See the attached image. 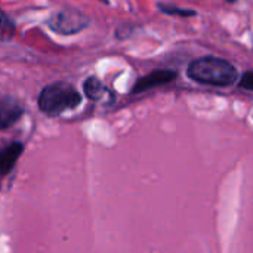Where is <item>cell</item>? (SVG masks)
Segmentation results:
<instances>
[{
    "instance_id": "1",
    "label": "cell",
    "mask_w": 253,
    "mask_h": 253,
    "mask_svg": "<svg viewBox=\"0 0 253 253\" xmlns=\"http://www.w3.org/2000/svg\"><path fill=\"white\" fill-rule=\"evenodd\" d=\"M187 76L190 80L213 87H230L240 80L239 70L227 59L208 55L188 64Z\"/></svg>"
},
{
    "instance_id": "2",
    "label": "cell",
    "mask_w": 253,
    "mask_h": 253,
    "mask_svg": "<svg viewBox=\"0 0 253 253\" xmlns=\"http://www.w3.org/2000/svg\"><path fill=\"white\" fill-rule=\"evenodd\" d=\"M80 92L67 82H55L43 87L39 95V108L46 116H58L80 105Z\"/></svg>"
},
{
    "instance_id": "3",
    "label": "cell",
    "mask_w": 253,
    "mask_h": 253,
    "mask_svg": "<svg viewBox=\"0 0 253 253\" xmlns=\"http://www.w3.org/2000/svg\"><path fill=\"white\" fill-rule=\"evenodd\" d=\"M89 16L86 13H83L79 9H73V7H67V9H61L58 12H55L47 21V27L62 36H73L77 34L80 31H83L84 28L89 27Z\"/></svg>"
},
{
    "instance_id": "4",
    "label": "cell",
    "mask_w": 253,
    "mask_h": 253,
    "mask_svg": "<svg viewBox=\"0 0 253 253\" xmlns=\"http://www.w3.org/2000/svg\"><path fill=\"white\" fill-rule=\"evenodd\" d=\"M176 77H178V73L175 70H154V71L139 77L135 82L130 92L132 93H142V92H147L150 89L169 84V83L175 82Z\"/></svg>"
},
{
    "instance_id": "5",
    "label": "cell",
    "mask_w": 253,
    "mask_h": 253,
    "mask_svg": "<svg viewBox=\"0 0 253 253\" xmlns=\"http://www.w3.org/2000/svg\"><path fill=\"white\" fill-rule=\"evenodd\" d=\"M22 114L24 107L16 98L0 93V130L13 126L22 117Z\"/></svg>"
},
{
    "instance_id": "6",
    "label": "cell",
    "mask_w": 253,
    "mask_h": 253,
    "mask_svg": "<svg viewBox=\"0 0 253 253\" xmlns=\"http://www.w3.org/2000/svg\"><path fill=\"white\" fill-rule=\"evenodd\" d=\"M22 150H24V145L21 142H13L0 151V175H4L13 169Z\"/></svg>"
},
{
    "instance_id": "7",
    "label": "cell",
    "mask_w": 253,
    "mask_h": 253,
    "mask_svg": "<svg viewBox=\"0 0 253 253\" xmlns=\"http://www.w3.org/2000/svg\"><path fill=\"white\" fill-rule=\"evenodd\" d=\"M83 92L90 101H102L107 96H113L110 89L98 79V77H87L83 83Z\"/></svg>"
},
{
    "instance_id": "8",
    "label": "cell",
    "mask_w": 253,
    "mask_h": 253,
    "mask_svg": "<svg viewBox=\"0 0 253 253\" xmlns=\"http://www.w3.org/2000/svg\"><path fill=\"white\" fill-rule=\"evenodd\" d=\"M15 22L9 18V15L0 9V42H7L15 36Z\"/></svg>"
},
{
    "instance_id": "9",
    "label": "cell",
    "mask_w": 253,
    "mask_h": 253,
    "mask_svg": "<svg viewBox=\"0 0 253 253\" xmlns=\"http://www.w3.org/2000/svg\"><path fill=\"white\" fill-rule=\"evenodd\" d=\"M157 7H159V10H160L162 13L172 15V16H181V18L196 16V10H193V9H185V7H179V6H175V4L159 3Z\"/></svg>"
},
{
    "instance_id": "10",
    "label": "cell",
    "mask_w": 253,
    "mask_h": 253,
    "mask_svg": "<svg viewBox=\"0 0 253 253\" xmlns=\"http://www.w3.org/2000/svg\"><path fill=\"white\" fill-rule=\"evenodd\" d=\"M239 86L245 90L253 92V71H246L239 80Z\"/></svg>"
},
{
    "instance_id": "11",
    "label": "cell",
    "mask_w": 253,
    "mask_h": 253,
    "mask_svg": "<svg viewBox=\"0 0 253 253\" xmlns=\"http://www.w3.org/2000/svg\"><path fill=\"white\" fill-rule=\"evenodd\" d=\"M227 1H230V3H234V1H237V0H227Z\"/></svg>"
}]
</instances>
